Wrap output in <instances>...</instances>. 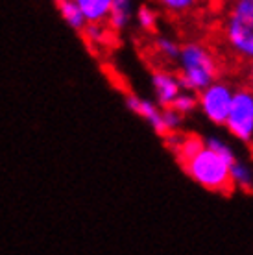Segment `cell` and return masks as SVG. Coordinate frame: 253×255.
<instances>
[{"label": "cell", "mask_w": 253, "mask_h": 255, "mask_svg": "<svg viewBox=\"0 0 253 255\" xmlns=\"http://www.w3.org/2000/svg\"><path fill=\"white\" fill-rule=\"evenodd\" d=\"M185 170L194 181L209 191L231 192L233 191V179L229 174V163L224 161L209 146H202L192 157L183 161Z\"/></svg>", "instance_id": "obj_1"}, {"label": "cell", "mask_w": 253, "mask_h": 255, "mask_svg": "<svg viewBox=\"0 0 253 255\" xmlns=\"http://www.w3.org/2000/svg\"><path fill=\"white\" fill-rule=\"evenodd\" d=\"M183 74L177 78L179 87L187 91H203L216 76L215 63L207 52L198 45H187L179 50Z\"/></svg>", "instance_id": "obj_2"}, {"label": "cell", "mask_w": 253, "mask_h": 255, "mask_svg": "<svg viewBox=\"0 0 253 255\" xmlns=\"http://www.w3.org/2000/svg\"><path fill=\"white\" fill-rule=\"evenodd\" d=\"M228 35L237 50L253 56V0H237L228 26Z\"/></svg>", "instance_id": "obj_3"}, {"label": "cell", "mask_w": 253, "mask_h": 255, "mask_svg": "<svg viewBox=\"0 0 253 255\" xmlns=\"http://www.w3.org/2000/svg\"><path fill=\"white\" fill-rule=\"evenodd\" d=\"M237 139L250 142L253 135V96L250 91H239L231 98L226 122Z\"/></svg>", "instance_id": "obj_4"}, {"label": "cell", "mask_w": 253, "mask_h": 255, "mask_svg": "<svg viewBox=\"0 0 253 255\" xmlns=\"http://www.w3.org/2000/svg\"><path fill=\"white\" fill-rule=\"evenodd\" d=\"M231 98H233V93L226 85L211 83L203 89L200 104H202L203 113L209 117L211 121L216 124H224L226 117H228L229 106H231Z\"/></svg>", "instance_id": "obj_5"}, {"label": "cell", "mask_w": 253, "mask_h": 255, "mask_svg": "<svg viewBox=\"0 0 253 255\" xmlns=\"http://www.w3.org/2000/svg\"><path fill=\"white\" fill-rule=\"evenodd\" d=\"M127 108L131 109L133 113L140 115L142 119L150 122L153 126V129L161 135H166V128L163 124V119H161V111H157V108L153 106L152 102H146L142 98H137V96H129L127 98Z\"/></svg>", "instance_id": "obj_6"}, {"label": "cell", "mask_w": 253, "mask_h": 255, "mask_svg": "<svg viewBox=\"0 0 253 255\" xmlns=\"http://www.w3.org/2000/svg\"><path fill=\"white\" fill-rule=\"evenodd\" d=\"M153 85H155V93H157L159 104L163 108H170L172 100L179 95V82L177 78H174L172 74H166V72H159L153 76Z\"/></svg>", "instance_id": "obj_7"}, {"label": "cell", "mask_w": 253, "mask_h": 255, "mask_svg": "<svg viewBox=\"0 0 253 255\" xmlns=\"http://www.w3.org/2000/svg\"><path fill=\"white\" fill-rule=\"evenodd\" d=\"M87 22H102L108 19L113 0H74Z\"/></svg>", "instance_id": "obj_8"}, {"label": "cell", "mask_w": 253, "mask_h": 255, "mask_svg": "<svg viewBox=\"0 0 253 255\" xmlns=\"http://www.w3.org/2000/svg\"><path fill=\"white\" fill-rule=\"evenodd\" d=\"M129 15H131V2L129 0H113L108 15L109 24L113 26L115 30H122L129 22Z\"/></svg>", "instance_id": "obj_9"}, {"label": "cell", "mask_w": 253, "mask_h": 255, "mask_svg": "<svg viewBox=\"0 0 253 255\" xmlns=\"http://www.w3.org/2000/svg\"><path fill=\"white\" fill-rule=\"evenodd\" d=\"M229 174H231V179H233L235 185H241L242 189H250L252 187V172H250L248 166L233 161L231 166H229Z\"/></svg>", "instance_id": "obj_10"}, {"label": "cell", "mask_w": 253, "mask_h": 255, "mask_svg": "<svg viewBox=\"0 0 253 255\" xmlns=\"http://www.w3.org/2000/svg\"><path fill=\"white\" fill-rule=\"evenodd\" d=\"M170 108L176 109L177 113H181V115H187V113H190L192 109L196 108V98L192 95H189V93H179V95L172 100Z\"/></svg>", "instance_id": "obj_11"}, {"label": "cell", "mask_w": 253, "mask_h": 255, "mask_svg": "<svg viewBox=\"0 0 253 255\" xmlns=\"http://www.w3.org/2000/svg\"><path fill=\"white\" fill-rule=\"evenodd\" d=\"M161 119H163V124L166 128V133H172V131H176L179 124H181V113H177L176 109L172 108H166L163 113H161Z\"/></svg>", "instance_id": "obj_12"}, {"label": "cell", "mask_w": 253, "mask_h": 255, "mask_svg": "<svg viewBox=\"0 0 253 255\" xmlns=\"http://www.w3.org/2000/svg\"><path fill=\"white\" fill-rule=\"evenodd\" d=\"M207 146L211 148V150H215L218 155H220L224 161H228L229 165L235 161V155H233V150L228 146V144H224L222 140H216V139H211L209 142H207Z\"/></svg>", "instance_id": "obj_13"}, {"label": "cell", "mask_w": 253, "mask_h": 255, "mask_svg": "<svg viewBox=\"0 0 253 255\" xmlns=\"http://www.w3.org/2000/svg\"><path fill=\"white\" fill-rule=\"evenodd\" d=\"M155 19H157V17H155V13H153L150 7H140L139 9V22L144 30H153Z\"/></svg>", "instance_id": "obj_14"}, {"label": "cell", "mask_w": 253, "mask_h": 255, "mask_svg": "<svg viewBox=\"0 0 253 255\" xmlns=\"http://www.w3.org/2000/svg\"><path fill=\"white\" fill-rule=\"evenodd\" d=\"M159 2L168 9H174V11H183V9H189L196 4V0H159Z\"/></svg>", "instance_id": "obj_15"}, {"label": "cell", "mask_w": 253, "mask_h": 255, "mask_svg": "<svg viewBox=\"0 0 253 255\" xmlns=\"http://www.w3.org/2000/svg\"><path fill=\"white\" fill-rule=\"evenodd\" d=\"M159 50L163 52L166 58H172V59H176L177 56H179V48H177V45H174V43L168 41V39H161V41H159Z\"/></svg>", "instance_id": "obj_16"}]
</instances>
